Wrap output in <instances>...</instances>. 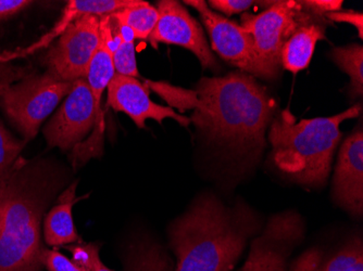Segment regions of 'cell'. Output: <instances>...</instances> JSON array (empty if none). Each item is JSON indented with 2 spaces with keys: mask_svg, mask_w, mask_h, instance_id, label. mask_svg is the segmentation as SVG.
I'll use <instances>...</instances> for the list:
<instances>
[{
  "mask_svg": "<svg viewBox=\"0 0 363 271\" xmlns=\"http://www.w3.org/2000/svg\"><path fill=\"white\" fill-rule=\"evenodd\" d=\"M145 85L164 98L171 107L194 109L191 123L211 142L236 156H250L252 162L262 152L275 103L252 75L238 71L222 77H203L195 91L152 81Z\"/></svg>",
  "mask_w": 363,
  "mask_h": 271,
  "instance_id": "obj_1",
  "label": "cell"
},
{
  "mask_svg": "<svg viewBox=\"0 0 363 271\" xmlns=\"http://www.w3.org/2000/svg\"><path fill=\"white\" fill-rule=\"evenodd\" d=\"M67 180L52 161L21 158L0 180V271H43L42 225Z\"/></svg>",
  "mask_w": 363,
  "mask_h": 271,
  "instance_id": "obj_2",
  "label": "cell"
},
{
  "mask_svg": "<svg viewBox=\"0 0 363 271\" xmlns=\"http://www.w3.org/2000/svg\"><path fill=\"white\" fill-rule=\"evenodd\" d=\"M262 228L256 212L245 203L228 207L208 192L169 227L175 271H232L247 244Z\"/></svg>",
  "mask_w": 363,
  "mask_h": 271,
  "instance_id": "obj_3",
  "label": "cell"
},
{
  "mask_svg": "<svg viewBox=\"0 0 363 271\" xmlns=\"http://www.w3.org/2000/svg\"><path fill=\"white\" fill-rule=\"evenodd\" d=\"M360 113L361 105H357L337 115L296 122L289 109L283 110L273 118L269 132L273 164L294 183L310 188L323 187L342 139L340 124Z\"/></svg>",
  "mask_w": 363,
  "mask_h": 271,
  "instance_id": "obj_4",
  "label": "cell"
},
{
  "mask_svg": "<svg viewBox=\"0 0 363 271\" xmlns=\"http://www.w3.org/2000/svg\"><path fill=\"white\" fill-rule=\"evenodd\" d=\"M72 85L48 70L14 85L0 81V105L28 142L36 137L43 122L70 93Z\"/></svg>",
  "mask_w": 363,
  "mask_h": 271,
  "instance_id": "obj_5",
  "label": "cell"
},
{
  "mask_svg": "<svg viewBox=\"0 0 363 271\" xmlns=\"http://www.w3.org/2000/svg\"><path fill=\"white\" fill-rule=\"evenodd\" d=\"M315 16L303 9L299 1L279 0L261 13L244 12L240 26L252 36L261 60L279 73L285 42L299 26Z\"/></svg>",
  "mask_w": 363,
  "mask_h": 271,
  "instance_id": "obj_6",
  "label": "cell"
},
{
  "mask_svg": "<svg viewBox=\"0 0 363 271\" xmlns=\"http://www.w3.org/2000/svg\"><path fill=\"white\" fill-rule=\"evenodd\" d=\"M184 4L199 12L209 34L211 48L223 60L254 77L274 79L279 76V73L261 60L252 36L240 24L212 11L203 0H185Z\"/></svg>",
  "mask_w": 363,
  "mask_h": 271,
  "instance_id": "obj_7",
  "label": "cell"
},
{
  "mask_svg": "<svg viewBox=\"0 0 363 271\" xmlns=\"http://www.w3.org/2000/svg\"><path fill=\"white\" fill-rule=\"evenodd\" d=\"M305 232V220L297 212L275 214L252 240L250 255L238 271H289L291 254Z\"/></svg>",
  "mask_w": 363,
  "mask_h": 271,
  "instance_id": "obj_8",
  "label": "cell"
},
{
  "mask_svg": "<svg viewBox=\"0 0 363 271\" xmlns=\"http://www.w3.org/2000/svg\"><path fill=\"white\" fill-rule=\"evenodd\" d=\"M101 42V18L84 16L65 28L46 54L48 71L65 81L86 79L91 59Z\"/></svg>",
  "mask_w": 363,
  "mask_h": 271,
  "instance_id": "obj_9",
  "label": "cell"
},
{
  "mask_svg": "<svg viewBox=\"0 0 363 271\" xmlns=\"http://www.w3.org/2000/svg\"><path fill=\"white\" fill-rule=\"evenodd\" d=\"M93 128L95 134L98 117L93 95L86 79H77L65 103L44 128L45 138L50 148L73 150Z\"/></svg>",
  "mask_w": 363,
  "mask_h": 271,
  "instance_id": "obj_10",
  "label": "cell"
},
{
  "mask_svg": "<svg viewBox=\"0 0 363 271\" xmlns=\"http://www.w3.org/2000/svg\"><path fill=\"white\" fill-rule=\"evenodd\" d=\"M157 10L158 22L147 40L155 49L159 44L183 47L197 57L203 69L217 67L203 28L184 6L175 0H161L157 4Z\"/></svg>",
  "mask_w": 363,
  "mask_h": 271,
  "instance_id": "obj_11",
  "label": "cell"
},
{
  "mask_svg": "<svg viewBox=\"0 0 363 271\" xmlns=\"http://www.w3.org/2000/svg\"><path fill=\"white\" fill-rule=\"evenodd\" d=\"M111 42L112 28L110 16H101V42L91 59L86 74V81L91 88L96 112H97L98 130L87 140V142L77 144L73 149L72 156H71L73 167L85 164L91 158H99L103 154L105 125H104L103 111L101 108V97H103L104 91L108 88V85L116 75Z\"/></svg>",
  "mask_w": 363,
  "mask_h": 271,
  "instance_id": "obj_12",
  "label": "cell"
},
{
  "mask_svg": "<svg viewBox=\"0 0 363 271\" xmlns=\"http://www.w3.org/2000/svg\"><path fill=\"white\" fill-rule=\"evenodd\" d=\"M107 89V107L125 113L138 128H144L147 120L162 124L163 120L172 118L184 127L191 123V118L177 113L172 108L155 103L150 99V88L134 77L116 73Z\"/></svg>",
  "mask_w": 363,
  "mask_h": 271,
  "instance_id": "obj_13",
  "label": "cell"
},
{
  "mask_svg": "<svg viewBox=\"0 0 363 271\" xmlns=\"http://www.w3.org/2000/svg\"><path fill=\"white\" fill-rule=\"evenodd\" d=\"M332 195L354 217L363 214V132L354 130L342 142L333 177Z\"/></svg>",
  "mask_w": 363,
  "mask_h": 271,
  "instance_id": "obj_14",
  "label": "cell"
},
{
  "mask_svg": "<svg viewBox=\"0 0 363 271\" xmlns=\"http://www.w3.org/2000/svg\"><path fill=\"white\" fill-rule=\"evenodd\" d=\"M289 271H363L362 238L352 236L332 253L309 248L289 264Z\"/></svg>",
  "mask_w": 363,
  "mask_h": 271,
  "instance_id": "obj_15",
  "label": "cell"
},
{
  "mask_svg": "<svg viewBox=\"0 0 363 271\" xmlns=\"http://www.w3.org/2000/svg\"><path fill=\"white\" fill-rule=\"evenodd\" d=\"M77 183L79 180L69 185L57 197L56 204L45 216L44 239L47 246L63 248L82 241L75 230L72 216L75 203L85 197H75Z\"/></svg>",
  "mask_w": 363,
  "mask_h": 271,
  "instance_id": "obj_16",
  "label": "cell"
},
{
  "mask_svg": "<svg viewBox=\"0 0 363 271\" xmlns=\"http://www.w3.org/2000/svg\"><path fill=\"white\" fill-rule=\"evenodd\" d=\"M325 38V26L320 16L312 18L299 26L285 42L281 54V64L285 70L296 73L305 70L311 61L319 40Z\"/></svg>",
  "mask_w": 363,
  "mask_h": 271,
  "instance_id": "obj_17",
  "label": "cell"
},
{
  "mask_svg": "<svg viewBox=\"0 0 363 271\" xmlns=\"http://www.w3.org/2000/svg\"><path fill=\"white\" fill-rule=\"evenodd\" d=\"M136 0H71L65 6L61 19L52 28V32L45 35L40 42L32 45L21 52V56L32 54L38 49L47 46L57 36H60L65 28H68L75 20L84 16H111L124 8L134 5Z\"/></svg>",
  "mask_w": 363,
  "mask_h": 271,
  "instance_id": "obj_18",
  "label": "cell"
},
{
  "mask_svg": "<svg viewBox=\"0 0 363 271\" xmlns=\"http://www.w3.org/2000/svg\"><path fill=\"white\" fill-rule=\"evenodd\" d=\"M123 271H175V264L162 244L150 236H142L126 248Z\"/></svg>",
  "mask_w": 363,
  "mask_h": 271,
  "instance_id": "obj_19",
  "label": "cell"
},
{
  "mask_svg": "<svg viewBox=\"0 0 363 271\" xmlns=\"http://www.w3.org/2000/svg\"><path fill=\"white\" fill-rule=\"evenodd\" d=\"M111 20L112 28V50H113L114 70L117 74L125 76L140 77L135 57V36L130 28Z\"/></svg>",
  "mask_w": 363,
  "mask_h": 271,
  "instance_id": "obj_20",
  "label": "cell"
},
{
  "mask_svg": "<svg viewBox=\"0 0 363 271\" xmlns=\"http://www.w3.org/2000/svg\"><path fill=\"white\" fill-rule=\"evenodd\" d=\"M110 16L114 21L130 28L134 33L135 40H148L158 22L159 13L157 8L150 4L136 0L134 5Z\"/></svg>",
  "mask_w": 363,
  "mask_h": 271,
  "instance_id": "obj_21",
  "label": "cell"
},
{
  "mask_svg": "<svg viewBox=\"0 0 363 271\" xmlns=\"http://www.w3.org/2000/svg\"><path fill=\"white\" fill-rule=\"evenodd\" d=\"M331 58L340 70L350 75V93L352 98L363 93V47L361 45H350L336 47L331 52Z\"/></svg>",
  "mask_w": 363,
  "mask_h": 271,
  "instance_id": "obj_22",
  "label": "cell"
},
{
  "mask_svg": "<svg viewBox=\"0 0 363 271\" xmlns=\"http://www.w3.org/2000/svg\"><path fill=\"white\" fill-rule=\"evenodd\" d=\"M24 140L16 139L0 122V180L11 171L26 146Z\"/></svg>",
  "mask_w": 363,
  "mask_h": 271,
  "instance_id": "obj_23",
  "label": "cell"
},
{
  "mask_svg": "<svg viewBox=\"0 0 363 271\" xmlns=\"http://www.w3.org/2000/svg\"><path fill=\"white\" fill-rule=\"evenodd\" d=\"M65 250L72 254V260L85 271H114L108 268L101 260L99 250L101 246L97 243H79L65 246Z\"/></svg>",
  "mask_w": 363,
  "mask_h": 271,
  "instance_id": "obj_24",
  "label": "cell"
},
{
  "mask_svg": "<svg viewBox=\"0 0 363 271\" xmlns=\"http://www.w3.org/2000/svg\"><path fill=\"white\" fill-rule=\"evenodd\" d=\"M42 264L43 268L48 271H85L62 253L46 248L43 250Z\"/></svg>",
  "mask_w": 363,
  "mask_h": 271,
  "instance_id": "obj_25",
  "label": "cell"
},
{
  "mask_svg": "<svg viewBox=\"0 0 363 271\" xmlns=\"http://www.w3.org/2000/svg\"><path fill=\"white\" fill-rule=\"evenodd\" d=\"M299 4L310 13L322 18L331 12L340 11L342 0H305L299 1Z\"/></svg>",
  "mask_w": 363,
  "mask_h": 271,
  "instance_id": "obj_26",
  "label": "cell"
},
{
  "mask_svg": "<svg viewBox=\"0 0 363 271\" xmlns=\"http://www.w3.org/2000/svg\"><path fill=\"white\" fill-rule=\"evenodd\" d=\"M254 5L250 0H210L209 6L226 16L247 11Z\"/></svg>",
  "mask_w": 363,
  "mask_h": 271,
  "instance_id": "obj_27",
  "label": "cell"
},
{
  "mask_svg": "<svg viewBox=\"0 0 363 271\" xmlns=\"http://www.w3.org/2000/svg\"><path fill=\"white\" fill-rule=\"evenodd\" d=\"M325 18L333 22L340 23H350L357 28L359 33V38H363V14L362 12L357 11H337L325 14Z\"/></svg>",
  "mask_w": 363,
  "mask_h": 271,
  "instance_id": "obj_28",
  "label": "cell"
},
{
  "mask_svg": "<svg viewBox=\"0 0 363 271\" xmlns=\"http://www.w3.org/2000/svg\"><path fill=\"white\" fill-rule=\"evenodd\" d=\"M33 4L26 0H0V19L13 16Z\"/></svg>",
  "mask_w": 363,
  "mask_h": 271,
  "instance_id": "obj_29",
  "label": "cell"
},
{
  "mask_svg": "<svg viewBox=\"0 0 363 271\" xmlns=\"http://www.w3.org/2000/svg\"><path fill=\"white\" fill-rule=\"evenodd\" d=\"M21 56L20 52H9V54H0V70H1V64H5L8 61H11L12 59L18 58Z\"/></svg>",
  "mask_w": 363,
  "mask_h": 271,
  "instance_id": "obj_30",
  "label": "cell"
}]
</instances>
